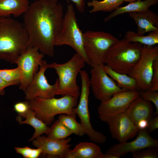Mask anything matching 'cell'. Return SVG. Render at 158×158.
<instances>
[{
    "label": "cell",
    "mask_w": 158,
    "mask_h": 158,
    "mask_svg": "<svg viewBox=\"0 0 158 158\" xmlns=\"http://www.w3.org/2000/svg\"><path fill=\"white\" fill-rule=\"evenodd\" d=\"M23 15L28 46L36 47L44 54L53 57L54 41L62 26V4L58 0H36Z\"/></svg>",
    "instance_id": "1"
},
{
    "label": "cell",
    "mask_w": 158,
    "mask_h": 158,
    "mask_svg": "<svg viewBox=\"0 0 158 158\" xmlns=\"http://www.w3.org/2000/svg\"><path fill=\"white\" fill-rule=\"evenodd\" d=\"M28 42L23 24L11 17L0 18V59L16 63L28 47Z\"/></svg>",
    "instance_id": "2"
},
{
    "label": "cell",
    "mask_w": 158,
    "mask_h": 158,
    "mask_svg": "<svg viewBox=\"0 0 158 158\" xmlns=\"http://www.w3.org/2000/svg\"><path fill=\"white\" fill-rule=\"evenodd\" d=\"M143 46L125 38L118 40L109 50L104 64L116 72L128 75L140 59Z\"/></svg>",
    "instance_id": "3"
},
{
    "label": "cell",
    "mask_w": 158,
    "mask_h": 158,
    "mask_svg": "<svg viewBox=\"0 0 158 158\" xmlns=\"http://www.w3.org/2000/svg\"><path fill=\"white\" fill-rule=\"evenodd\" d=\"M78 97L66 95L59 98L37 97L28 102L36 117L47 125H50L57 115L65 114L76 116L74 109L78 104Z\"/></svg>",
    "instance_id": "4"
},
{
    "label": "cell",
    "mask_w": 158,
    "mask_h": 158,
    "mask_svg": "<svg viewBox=\"0 0 158 158\" xmlns=\"http://www.w3.org/2000/svg\"><path fill=\"white\" fill-rule=\"evenodd\" d=\"M85 63L83 58L76 53L64 63L53 62L48 64V68L54 69L59 76V86L57 95L78 97L80 94V88L77 83V77L85 67Z\"/></svg>",
    "instance_id": "5"
},
{
    "label": "cell",
    "mask_w": 158,
    "mask_h": 158,
    "mask_svg": "<svg viewBox=\"0 0 158 158\" xmlns=\"http://www.w3.org/2000/svg\"><path fill=\"white\" fill-rule=\"evenodd\" d=\"M54 46L67 45L70 46L89 65L84 49L83 33L78 26L75 12L71 4L67 6L61 29L54 40Z\"/></svg>",
    "instance_id": "6"
},
{
    "label": "cell",
    "mask_w": 158,
    "mask_h": 158,
    "mask_svg": "<svg viewBox=\"0 0 158 158\" xmlns=\"http://www.w3.org/2000/svg\"><path fill=\"white\" fill-rule=\"evenodd\" d=\"M85 52L92 68L104 64L105 56L110 48L119 40L109 33L87 31L83 33Z\"/></svg>",
    "instance_id": "7"
},
{
    "label": "cell",
    "mask_w": 158,
    "mask_h": 158,
    "mask_svg": "<svg viewBox=\"0 0 158 158\" xmlns=\"http://www.w3.org/2000/svg\"><path fill=\"white\" fill-rule=\"evenodd\" d=\"M80 73L81 81V90L79 103L74 108V111L80 119V123L85 134L93 142L102 144L106 141V137L101 132L94 129L90 121L88 104L91 87L88 75L85 70H81Z\"/></svg>",
    "instance_id": "8"
},
{
    "label": "cell",
    "mask_w": 158,
    "mask_h": 158,
    "mask_svg": "<svg viewBox=\"0 0 158 158\" xmlns=\"http://www.w3.org/2000/svg\"><path fill=\"white\" fill-rule=\"evenodd\" d=\"M157 56L158 46L143 45L139 60L128 75L136 80L137 90H149L152 75L153 61Z\"/></svg>",
    "instance_id": "9"
},
{
    "label": "cell",
    "mask_w": 158,
    "mask_h": 158,
    "mask_svg": "<svg viewBox=\"0 0 158 158\" xmlns=\"http://www.w3.org/2000/svg\"><path fill=\"white\" fill-rule=\"evenodd\" d=\"M104 64L92 67L90 70V87L94 97L101 102L106 101L115 94L126 90L119 87L105 72Z\"/></svg>",
    "instance_id": "10"
},
{
    "label": "cell",
    "mask_w": 158,
    "mask_h": 158,
    "mask_svg": "<svg viewBox=\"0 0 158 158\" xmlns=\"http://www.w3.org/2000/svg\"><path fill=\"white\" fill-rule=\"evenodd\" d=\"M48 65L45 61H42L39 71L35 74L31 83L24 91L26 100H30L37 97L49 98L57 95L59 80L57 79L53 85L48 83L45 75V72L48 68Z\"/></svg>",
    "instance_id": "11"
},
{
    "label": "cell",
    "mask_w": 158,
    "mask_h": 158,
    "mask_svg": "<svg viewBox=\"0 0 158 158\" xmlns=\"http://www.w3.org/2000/svg\"><path fill=\"white\" fill-rule=\"evenodd\" d=\"M139 96L137 90H125L114 94L108 100L101 102L97 109L99 118L106 122L109 118L124 112Z\"/></svg>",
    "instance_id": "12"
},
{
    "label": "cell",
    "mask_w": 158,
    "mask_h": 158,
    "mask_svg": "<svg viewBox=\"0 0 158 158\" xmlns=\"http://www.w3.org/2000/svg\"><path fill=\"white\" fill-rule=\"evenodd\" d=\"M35 47L28 46L19 56L16 64L21 74L19 88L24 91L32 81L44 57Z\"/></svg>",
    "instance_id": "13"
},
{
    "label": "cell",
    "mask_w": 158,
    "mask_h": 158,
    "mask_svg": "<svg viewBox=\"0 0 158 158\" xmlns=\"http://www.w3.org/2000/svg\"><path fill=\"white\" fill-rule=\"evenodd\" d=\"M106 122L109 125L112 137L119 142L134 138L139 130L124 112L109 118Z\"/></svg>",
    "instance_id": "14"
},
{
    "label": "cell",
    "mask_w": 158,
    "mask_h": 158,
    "mask_svg": "<svg viewBox=\"0 0 158 158\" xmlns=\"http://www.w3.org/2000/svg\"><path fill=\"white\" fill-rule=\"evenodd\" d=\"M135 139L130 142H121L113 145L106 153L120 157L128 152L131 153L149 147H158V140L152 138L146 129L140 130Z\"/></svg>",
    "instance_id": "15"
},
{
    "label": "cell",
    "mask_w": 158,
    "mask_h": 158,
    "mask_svg": "<svg viewBox=\"0 0 158 158\" xmlns=\"http://www.w3.org/2000/svg\"><path fill=\"white\" fill-rule=\"evenodd\" d=\"M71 140L70 138L56 140L47 136H40L32 141L33 145L40 148L42 154L44 156L63 158L66 151L71 146L69 144Z\"/></svg>",
    "instance_id": "16"
},
{
    "label": "cell",
    "mask_w": 158,
    "mask_h": 158,
    "mask_svg": "<svg viewBox=\"0 0 158 158\" xmlns=\"http://www.w3.org/2000/svg\"><path fill=\"white\" fill-rule=\"evenodd\" d=\"M153 111L152 103L139 96L131 102L124 113L137 126L141 120L149 121L152 118Z\"/></svg>",
    "instance_id": "17"
},
{
    "label": "cell",
    "mask_w": 158,
    "mask_h": 158,
    "mask_svg": "<svg viewBox=\"0 0 158 158\" xmlns=\"http://www.w3.org/2000/svg\"><path fill=\"white\" fill-rule=\"evenodd\" d=\"M128 15L137 25L138 34L142 35L147 32L158 31V16L151 10L130 13Z\"/></svg>",
    "instance_id": "18"
},
{
    "label": "cell",
    "mask_w": 158,
    "mask_h": 158,
    "mask_svg": "<svg viewBox=\"0 0 158 158\" xmlns=\"http://www.w3.org/2000/svg\"><path fill=\"white\" fill-rule=\"evenodd\" d=\"M30 5L28 0H0V18L23 15Z\"/></svg>",
    "instance_id": "19"
},
{
    "label": "cell",
    "mask_w": 158,
    "mask_h": 158,
    "mask_svg": "<svg viewBox=\"0 0 158 158\" xmlns=\"http://www.w3.org/2000/svg\"><path fill=\"white\" fill-rule=\"evenodd\" d=\"M158 3V0H138L129 3L123 6H119L110 13L104 19L106 22L118 15L131 12H141L145 11L153 5H156Z\"/></svg>",
    "instance_id": "20"
},
{
    "label": "cell",
    "mask_w": 158,
    "mask_h": 158,
    "mask_svg": "<svg viewBox=\"0 0 158 158\" xmlns=\"http://www.w3.org/2000/svg\"><path fill=\"white\" fill-rule=\"evenodd\" d=\"M75 158H101L100 148L94 142H83L71 150Z\"/></svg>",
    "instance_id": "21"
},
{
    "label": "cell",
    "mask_w": 158,
    "mask_h": 158,
    "mask_svg": "<svg viewBox=\"0 0 158 158\" xmlns=\"http://www.w3.org/2000/svg\"><path fill=\"white\" fill-rule=\"evenodd\" d=\"M104 70L120 88L126 90H137L136 80L128 75L120 73L112 69L107 66L104 64Z\"/></svg>",
    "instance_id": "22"
},
{
    "label": "cell",
    "mask_w": 158,
    "mask_h": 158,
    "mask_svg": "<svg viewBox=\"0 0 158 158\" xmlns=\"http://www.w3.org/2000/svg\"><path fill=\"white\" fill-rule=\"evenodd\" d=\"M23 118H25L24 121H22L20 116L17 117V120L19 123L29 124L33 127L35 129V132L30 141L32 140L43 134H46L49 130V127L37 117L34 112L31 109Z\"/></svg>",
    "instance_id": "23"
},
{
    "label": "cell",
    "mask_w": 158,
    "mask_h": 158,
    "mask_svg": "<svg viewBox=\"0 0 158 158\" xmlns=\"http://www.w3.org/2000/svg\"><path fill=\"white\" fill-rule=\"evenodd\" d=\"M124 38L130 42H137L143 45L154 46L158 43V31H151L147 35H144L128 31L126 32Z\"/></svg>",
    "instance_id": "24"
},
{
    "label": "cell",
    "mask_w": 158,
    "mask_h": 158,
    "mask_svg": "<svg viewBox=\"0 0 158 158\" xmlns=\"http://www.w3.org/2000/svg\"><path fill=\"white\" fill-rule=\"evenodd\" d=\"M123 0H91L87 3L89 7H91L90 13L99 11L112 12L123 3Z\"/></svg>",
    "instance_id": "25"
},
{
    "label": "cell",
    "mask_w": 158,
    "mask_h": 158,
    "mask_svg": "<svg viewBox=\"0 0 158 158\" xmlns=\"http://www.w3.org/2000/svg\"><path fill=\"white\" fill-rule=\"evenodd\" d=\"M72 134V133L58 119L49 127V131L46 133L47 136L56 140L65 139Z\"/></svg>",
    "instance_id": "26"
},
{
    "label": "cell",
    "mask_w": 158,
    "mask_h": 158,
    "mask_svg": "<svg viewBox=\"0 0 158 158\" xmlns=\"http://www.w3.org/2000/svg\"><path fill=\"white\" fill-rule=\"evenodd\" d=\"M76 116L66 114H60L58 119L68 128L73 133L78 136H81L85 134L81 123H78L75 119Z\"/></svg>",
    "instance_id": "27"
},
{
    "label": "cell",
    "mask_w": 158,
    "mask_h": 158,
    "mask_svg": "<svg viewBox=\"0 0 158 158\" xmlns=\"http://www.w3.org/2000/svg\"><path fill=\"white\" fill-rule=\"evenodd\" d=\"M0 76L5 81L8 82L20 81L21 74L18 67L11 69H0Z\"/></svg>",
    "instance_id": "28"
},
{
    "label": "cell",
    "mask_w": 158,
    "mask_h": 158,
    "mask_svg": "<svg viewBox=\"0 0 158 158\" xmlns=\"http://www.w3.org/2000/svg\"><path fill=\"white\" fill-rule=\"evenodd\" d=\"M16 152L25 158H37L42 154V151L40 148L32 149L28 147H15Z\"/></svg>",
    "instance_id": "29"
},
{
    "label": "cell",
    "mask_w": 158,
    "mask_h": 158,
    "mask_svg": "<svg viewBox=\"0 0 158 158\" xmlns=\"http://www.w3.org/2000/svg\"><path fill=\"white\" fill-rule=\"evenodd\" d=\"M158 147H153L143 149L131 153L133 158H157Z\"/></svg>",
    "instance_id": "30"
},
{
    "label": "cell",
    "mask_w": 158,
    "mask_h": 158,
    "mask_svg": "<svg viewBox=\"0 0 158 158\" xmlns=\"http://www.w3.org/2000/svg\"><path fill=\"white\" fill-rule=\"evenodd\" d=\"M139 96L153 103L156 109L155 114H158V92L157 91L149 90L138 91Z\"/></svg>",
    "instance_id": "31"
},
{
    "label": "cell",
    "mask_w": 158,
    "mask_h": 158,
    "mask_svg": "<svg viewBox=\"0 0 158 158\" xmlns=\"http://www.w3.org/2000/svg\"><path fill=\"white\" fill-rule=\"evenodd\" d=\"M149 90L153 91L158 90V56L153 61L152 75Z\"/></svg>",
    "instance_id": "32"
},
{
    "label": "cell",
    "mask_w": 158,
    "mask_h": 158,
    "mask_svg": "<svg viewBox=\"0 0 158 158\" xmlns=\"http://www.w3.org/2000/svg\"><path fill=\"white\" fill-rule=\"evenodd\" d=\"M14 108L19 116L23 118L30 109L28 101L16 103L14 106Z\"/></svg>",
    "instance_id": "33"
},
{
    "label": "cell",
    "mask_w": 158,
    "mask_h": 158,
    "mask_svg": "<svg viewBox=\"0 0 158 158\" xmlns=\"http://www.w3.org/2000/svg\"><path fill=\"white\" fill-rule=\"evenodd\" d=\"M158 128V116L151 118L148 122L147 126L145 129L149 133L155 131Z\"/></svg>",
    "instance_id": "34"
},
{
    "label": "cell",
    "mask_w": 158,
    "mask_h": 158,
    "mask_svg": "<svg viewBox=\"0 0 158 158\" xmlns=\"http://www.w3.org/2000/svg\"><path fill=\"white\" fill-rule=\"evenodd\" d=\"M20 82L17 81L13 82H8L3 79L0 76V95L4 93V88L8 86L19 84Z\"/></svg>",
    "instance_id": "35"
},
{
    "label": "cell",
    "mask_w": 158,
    "mask_h": 158,
    "mask_svg": "<svg viewBox=\"0 0 158 158\" xmlns=\"http://www.w3.org/2000/svg\"><path fill=\"white\" fill-rule=\"evenodd\" d=\"M70 0L73 2L78 11L80 13H83L85 10V1L86 0Z\"/></svg>",
    "instance_id": "36"
},
{
    "label": "cell",
    "mask_w": 158,
    "mask_h": 158,
    "mask_svg": "<svg viewBox=\"0 0 158 158\" xmlns=\"http://www.w3.org/2000/svg\"><path fill=\"white\" fill-rule=\"evenodd\" d=\"M148 121L145 119L141 120L137 124V126L140 130L145 129L148 125Z\"/></svg>",
    "instance_id": "37"
},
{
    "label": "cell",
    "mask_w": 158,
    "mask_h": 158,
    "mask_svg": "<svg viewBox=\"0 0 158 158\" xmlns=\"http://www.w3.org/2000/svg\"><path fill=\"white\" fill-rule=\"evenodd\" d=\"M63 158H75V157L72 152L71 150L69 148L66 151Z\"/></svg>",
    "instance_id": "38"
},
{
    "label": "cell",
    "mask_w": 158,
    "mask_h": 158,
    "mask_svg": "<svg viewBox=\"0 0 158 158\" xmlns=\"http://www.w3.org/2000/svg\"><path fill=\"white\" fill-rule=\"evenodd\" d=\"M120 157L113 154L106 153L102 154L101 158H119Z\"/></svg>",
    "instance_id": "39"
},
{
    "label": "cell",
    "mask_w": 158,
    "mask_h": 158,
    "mask_svg": "<svg viewBox=\"0 0 158 158\" xmlns=\"http://www.w3.org/2000/svg\"><path fill=\"white\" fill-rule=\"evenodd\" d=\"M138 0H123V2H128L129 3L133 2Z\"/></svg>",
    "instance_id": "40"
}]
</instances>
